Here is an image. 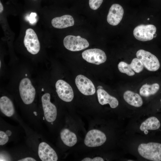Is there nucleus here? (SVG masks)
<instances>
[{
    "label": "nucleus",
    "mask_w": 161,
    "mask_h": 161,
    "mask_svg": "<svg viewBox=\"0 0 161 161\" xmlns=\"http://www.w3.org/2000/svg\"><path fill=\"white\" fill-rule=\"evenodd\" d=\"M0 67H1V61H0Z\"/></svg>",
    "instance_id": "30"
},
{
    "label": "nucleus",
    "mask_w": 161,
    "mask_h": 161,
    "mask_svg": "<svg viewBox=\"0 0 161 161\" xmlns=\"http://www.w3.org/2000/svg\"><path fill=\"white\" fill-rule=\"evenodd\" d=\"M51 24L55 28L63 29L73 26L74 21L71 16L65 15L53 18L51 20Z\"/></svg>",
    "instance_id": "15"
},
{
    "label": "nucleus",
    "mask_w": 161,
    "mask_h": 161,
    "mask_svg": "<svg viewBox=\"0 0 161 161\" xmlns=\"http://www.w3.org/2000/svg\"><path fill=\"white\" fill-rule=\"evenodd\" d=\"M104 160L101 157H97L91 159L89 157H86L83 159L82 161H103Z\"/></svg>",
    "instance_id": "25"
},
{
    "label": "nucleus",
    "mask_w": 161,
    "mask_h": 161,
    "mask_svg": "<svg viewBox=\"0 0 161 161\" xmlns=\"http://www.w3.org/2000/svg\"><path fill=\"white\" fill-rule=\"evenodd\" d=\"M9 140L8 136L4 132L0 131V145H4L7 143Z\"/></svg>",
    "instance_id": "24"
},
{
    "label": "nucleus",
    "mask_w": 161,
    "mask_h": 161,
    "mask_svg": "<svg viewBox=\"0 0 161 161\" xmlns=\"http://www.w3.org/2000/svg\"><path fill=\"white\" fill-rule=\"evenodd\" d=\"M6 133L8 136H10L11 135V132L9 130H7Z\"/></svg>",
    "instance_id": "28"
},
{
    "label": "nucleus",
    "mask_w": 161,
    "mask_h": 161,
    "mask_svg": "<svg viewBox=\"0 0 161 161\" xmlns=\"http://www.w3.org/2000/svg\"><path fill=\"white\" fill-rule=\"evenodd\" d=\"M83 58L88 62L99 65L105 62L106 56L102 50L96 48L85 50L82 54Z\"/></svg>",
    "instance_id": "8"
},
{
    "label": "nucleus",
    "mask_w": 161,
    "mask_h": 161,
    "mask_svg": "<svg viewBox=\"0 0 161 161\" xmlns=\"http://www.w3.org/2000/svg\"><path fill=\"white\" fill-rule=\"evenodd\" d=\"M56 91L62 100L66 102L72 101L74 97V92L71 86L65 81L59 80L55 83Z\"/></svg>",
    "instance_id": "10"
},
{
    "label": "nucleus",
    "mask_w": 161,
    "mask_h": 161,
    "mask_svg": "<svg viewBox=\"0 0 161 161\" xmlns=\"http://www.w3.org/2000/svg\"><path fill=\"white\" fill-rule=\"evenodd\" d=\"M139 153L142 157L153 161H161V144L154 142L140 144L138 148Z\"/></svg>",
    "instance_id": "1"
},
{
    "label": "nucleus",
    "mask_w": 161,
    "mask_h": 161,
    "mask_svg": "<svg viewBox=\"0 0 161 161\" xmlns=\"http://www.w3.org/2000/svg\"><path fill=\"white\" fill-rule=\"evenodd\" d=\"M148 20H149V18H148Z\"/></svg>",
    "instance_id": "32"
},
{
    "label": "nucleus",
    "mask_w": 161,
    "mask_h": 161,
    "mask_svg": "<svg viewBox=\"0 0 161 161\" xmlns=\"http://www.w3.org/2000/svg\"><path fill=\"white\" fill-rule=\"evenodd\" d=\"M160 102H161V99L160 100Z\"/></svg>",
    "instance_id": "31"
},
{
    "label": "nucleus",
    "mask_w": 161,
    "mask_h": 161,
    "mask_svg": "<svg viewBox=\"0 0 161 161\" xmlns=\"http://www.w3.org/2000/svg\"><path fill=\"white\" fill-rule=\"evenodd\" d=\"M124 14V10L120 5L114 4L110 7L107 16L108 22L113 26L117 25L122 20Z\"/></svg>",
    "instance_id": "13"
},
{
    "label": "nucleus",
    "mask_w": 161,
    "mask_h": 161,
    "mask_svg": "<svg viewBox=\"0 0 161 161\" xmlns=\"http://www.w3.org/2000/svg\"><path fill=\"white\" fill-rule=\"evenodd\" d=\"M75 83L78 89L84 95H92L95 93V89L94 84L90 79L83 75L77 76Z\"/></svg>",
    "instance_id": "11"
},
{
    "label": "nucleus",
    "mask_w": 161,
    "mask_h": 161,
    "mask_svg": "<svg viewBox=\"0 0 161 161\" xmlns=\"http://www.w3.org/2000/svg\"><path fill=\"white\" fill-rule=\"evenodd\" d=\"M0 109L4 114L8 117L12 116L15 113L14 108L12 102L6 96H3L0 97Z\"/></svg>",
    "instance_id": "16"
},
{
    "label": "nucleus",
    "mask_w": 161,
    "mask_h": 161,
    "mask_svg": "<svg viewBox=\"0 0 161 161\" xmlns=\"http://www.w3.org/2000/svg\"><path fill=\"white\" fill-rule=\"evenodd\" d=\"M103 0H89V4L90 8L93 10L98 9L101 4Z\"/></svg>",
    "instance_id": "23"
},
{
    "label": "nucleus",
    "mask_w": 161,
    "mask_h": 161,
    "mask_svg": "<svg viewBox=\"0 0 161 161\" xmlns=\"http://www.w3.org/2000/svg\"><path fill=\"white\" fill-rule=\"evenodd\" d=\"M118 67L120 72L126 73L129 76H132L135 74V73L132 70L130 64L124 62H120L118 64Z\"/></svg>",
    "instance_id": "21"
},
{
    "label": "nucleus",
    "mask_w": 161,
    "mask_h": 161,
    "mask_svg": "<svg viewBox=\"0 0 161 161\" xmlns=\"http://www.w3.org/2000/svg\"><path fill=\"white\" fill-rule=\"evenodd\" d=\"M97 94L99 103L104 105L108 103L112 108L117 107L119 104L117 100L114 97L110 95L103 89H97Z\"/></svg>",
    "instance_id": "14"
},
{
    "label": "nucleus",
    "mask_w": 161,
    "mask_h": 161,
    "mask_svg": "<svg viewBox=\"0 0 161 161\" xmlns=\"http://www.w3.org/2000/svg\"><path fill=\"white\" fill-rule=\"evenodd\" d=\"M136 55L148 70L155 71L159 69L160 64L158 59L150 52L141 49L137 52Z\"/></svg>",
    "instance_id": "3"
},
{
    "label": "nucleus",
    "mask_w": 161,
    "mask_h": 161,
    "mask_svg": "<svg viewBox=\"0 0 161 161\" xmlns=\"http://www.w3.org/2000/svg\"><path fill=\"white\" fill-rule=\"evenodd\" d=\"M130 64L132 69L136 73H139L143 69L144 66L142 63L137 58L133 59Z\"/></svg>",
    "instance_id": "22"
},
{
    "label": "nucleus",
    "mask_w": 161,
    "mask_h": 161,
    "mask_svg": "<svg viewBox=\"0 0 161 161\" xmlns=\"http://www.w3.org/2000/svg\"><path fill=\"white\" fill-rule=\"evenodd\" d=\"M4 10V7L3 5L1 3V1L0 2V13H1Z\"/></svg>",
    "instance_id": "27"
},
{
    "label": "nucleus",
    "mask_w": 161,
    "mask_h": 161,
    "mask_svg": "<svg viewBox=\"0 0 161 161\" xmlns=\"http://www.w3.org/2000/svg\"><path fill=\"white\" fill-rule=\"evenodd\" d=\"M97 89H103V87L102 86H99L97 87Z\"/></svg>",
    "instance_id": "29"
},
{
    "label": "nucleus",
    "mask_w": 161,
    "mask_h": 161,
    "mask_svg": "<svg viewBox=\"0 0 161 161\" xmlns=\"http://www.w3.org/2000/svg\"><path fill=\"white\" fill-rule=\"evenodd\" d=\"M50 95L48 93L41 97L42 106L45 118L47 122H52L56 119L57 110L56 106L50 101Z\"/></svg>",
    "instance_id": "7"
},
{
    "label": "nucleus",
    "mask_w": 161,
    "mask_h": 161,
    "mask_svg": "<svg viewBox=\"0 0 161 161\" xmlns=\"http://www.w3.org/2000/svg\"><path fill=\"white\" fill-rule=\"evenodd\" d=\"M160 123L158 119L156 117H149L141 124L140 129L142 131L146 132L148 130H156L160 127Z\"/></svg>",
    "instance_id": "18"
},
{
    "label": "nucleus",
    "mask_w": 161,
    "mask_h": 161,
    "mask_svg": "<svg viewBox=\"0 0 161 161\" xmlns=\"http://www.w3.org/2000/svg\"><path fill=\"white\" fill-rule=\"evenodd\" d=\"M38 153L42 161H56L58 159V156L55 150L45 142L39 144Z\"/></svg>",
    "instance_id": "12"
},
{
    "label": "nucleus",
    "mask_w": 161,
    "mask_h": 161,
    "mask_svg": "<svg viewBox=\"0 0 161 161\" xmlns=\"http://www.w3.org/2000/svg\"><path fill=\"white\" fill-rule=\"evenodd\" d=\"M19 89L21 97L23 103L27 105L32 103L35 95V90L30 80L24 78L20 82Z\"/></svg>",
    "instance_id": "2"
},
{
    "label": "nucleus",
    "mask_w": 161,
    "mask_h": 161,
    "mask_svg": "<svg viewBox=\"0 0 161 161\" xmlns=\"http://www.w3.org/2000/svg\"><path fill=\"white\" fill-rule=\"evenodd\" d=\"M64 47L72 51H79L87 48L89 46L88 41L80 36L68 35L63 40Z\"/></svg>",
    "instance_id": "4"
},
{
    "label": "nucleus",
    "mask_w": 161,
    "mask_h": 161,
    "mask_svg": "<svg viewBox=\"0 0 161 161\" xmlns=\"http://www.w3.org/2000/svg\"><path fill=\"white\" fill-rule=\"evenodd\" d=\"M18 161H35L36 160L31 157H27L20 159Z\"/></svg>",
    "instance_id": "26"
},
{
    "label": "nucleus",
    "mask_w": 161,
    "mask_h": 161,
    "mask_svg": "<svg viewBox=\"0 0 161 161\" xmlns=\"http://www.w3.org/2000/svg\"><path fill=\"white\" fill-rule=\"evenodd\" d=\"M60 137L63 143L68 146L74 145L77 142V139L75 134L67 129H64L61 131Z\"/></svg>",
    "instance_id": "19"
},
{
    "label": "nucleus",
    "mask_w": 161,
    "mask_h": 161,
    "mask_svg": "<svg viewBox=\"0 0 161 161\" xmlns=\"http://www.w3.org/2000/svg\"><path fill=\"white\" fill-rule=\"evenodd\" d=\"M123 97L125 101L132 106L138 107L143 104V100L140 96L131 91L127 90L125 92Z\"/></svg>",
    "instance_id": "17"
},
{
    "label": "nucleus",
    "mask_w": 161,
    "mask_h": 161,
    "mask_svg": "<svg viewBox=\"0 0 161 161\" xmlns=\"http://www.w3.org/2000/svg\"><path fill=\"white\" fill-rule=\"evenodd\" d=\"M160 88V85L157 83H154L151 85L146 83L142 86L140 90V94L142 96L148 97L156 93Z\"/></svg>",
    "instance_id": "20"
},
{
    "label": "nucleus",
    "mask_w": 161,
    "mask_h": 161,
    "mask_svg": "<svg viewBox=\"0 0 161 161\" xmlns=\"http://www.w3.org/2000/svg\"></svg>",
    "instance_id": "33"
},
{
    "label": "nucleus",
    "mask_w": 161,
    "mask_h": 161,
    "mask_svg": "<svg viewBox=\"0 0 161 161\" xmlns=\"http://www.w3.org/2000/svg\"><path fill=\"white\" fill-rule=\"evenodd\" d=\"M156 27L153 24H141L136 27L133 30V35L137 40L143 41L152 39L156 31Z\"/></svg>",
    "instance_id": "6"
},
{
    "label": "nucleus",
    "mask_w": 161,
    "mask_h": 161,
    "mask_svg": "<svg viewBox=\"0 0 161 161\" xmlns=\"http://www.w3.org/2000/svg\"><path fill=\"white\" fill-rule=\"evenodd\" d=\"M106 139L105 134L97 129H92L86 134L84 140L85 144L89 147H97L103 145Z\"/></svg>",
    "instance_id": "9"
},
{
    "label": "nucleus",
    "mask_w": 161,
    "mask_h": 161,
    "mask_svg": "<svg viewBox=\"0 0 161 161\" xmlns=\"http://www.w3.org/2000/svg\"><path fill=\"white\" fill-rule=\"evenodd\" d=\"M23 42L27 50L31 54L35 55L39 52L40 42L36 34L32 29L29 28L27 29Z\"/></svg>",
    "instance_id": "5"
}]
</instances>
